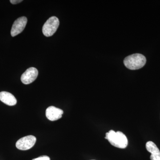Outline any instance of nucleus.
I'll return each mask as SVG.
<instances>
[{"instance_id":"11","label":"nucleus","mask_w":160,"mask_h":160,"mask_svg":"<svg viewBox=\"0 0 160 160\" xmlns=\"http://www.w3.org/2000/svg\"><path fill=\"white\" fill-rule=\"evenodd\" d=\"M22 2V0H10V2L12 4H17Z\"/></svg>"},{"instance_id":"10","label":"nucleus","mask_w":160,"mask_h":160,"mask_svg":"<svg viewBox=\"0 0 160 160\" xmlns=\"http://www.w3.org/2000/svg\"><path fill=\"white\" fill-rule=\"evenodd\" d=\"M32 160H50V159L47 156H42L33 159Z\"/></svg>"},{"instance_id":"3","label":"nucleus","mask_w":160,"mask_h":160,"mask_svg":"<svg viewBox=\"0 0 160 160\" xmlns=\"http://www.w3.org/2000/svg\"><path fill=\"white\" fill-rule=\"evenodd\" d=\"M59 21L56 17L52 16L47 20L42 27V32L47 37L52 36L57 30Z\"/></svg>"},{"instance_id":"8","label":"nucleus","mask_w":160,"mask_h":160,"mask_svg":"<svg viewBox=\"0 0 160 160\" xmlns=\"http://www.w3.org/2000/svg\"><path fill=\"white\" fill-rule=\"evenodd\" d=\"M146 148L147 151L151 153L150 157L151 160H160V151L154 143L151 141L147 142Z\"/></svg>"},{"instance_id":"7","label":"nucleus","mask_w":160,"mask_h":160,"mask_svg":"<svg viewBox=\"0 0 160 160\" xmlns=\"http://www.w3.org/2000/svg\"><path fill=\"white\" fill-rule=\"evenodd\" d=\"M63 112L62 109L51 106L46 109V115L48 119L51 121H55L62 118Z\"/></svg>"},{"instance_id":"5","label":"nucleus","mask_w":160,"mask_h":160,"mask_svg":"<svg viewBox=\"0 0 160 160\" xmlns=\"http://www.w3.org/2000/svg\"><path fill=\"white\" fill-rule=\"evenodd\" d=\"M27 22V19L26 17H22L16 20L12 27V36L15 37L21 33L25 29Z\"/></svg>"},{"instance_id":"12","label":"nucleus","mask_w":160,"mask_h":160,"mask_svg":"<svg viewBox=\"0 0 160 160\" xmlns=\"http://www.w3.org/2000/svg\"></svg>"},{"instance_id":"9","label":"nucleus","mask_w":160,"mask_h":160,"mask_svg":"<svg viewBox=\"0 0 160 160\" xmlns=\"http://www.w3.org/2000/svg\"><path fill=\"white\" fill-rule=\"evenodd\" d=\"M0 100L9 106H15L17 102L16 99L13 95L6 91L0 92Z\"/></svg>"},{"instance_id":"1","label":"nucleus","mask_w":160,"mask_h":160,"mask_svg":"<svg viewBox=\"0 0 160 160\" xmlns=\"http://www.w3.org/2000/svg\"><path fill=\"white\" fill-rule=\"evenodd\" d=\"M105 139L108 140L112 146L120 149H125L128 146V139L122 132L109 130L106 133Z\"/></svg>"},{"instance_id":"6","label":"nucleus","mask_w":160,"mask_h":160,"mask_svg":"<svg viewBox=\"0 0 160 160\" xmlns=\"http://www.w3.org/2000/svg\"><path fill=\"white\" fill-rule=\"evenodd\" d=\"M38 72L36 68L31 67L27 69L21 76L22 82L25 85H28L34 82L37 78Z\"/></svg>"},{"instance_id":"2","label":"nucleus","mask_w":160,"mask_h":160,"mask_svg":"<svg viewBox=\"0 0 160 160\" xmlns=\"http://www.w3.org/2000/svg\"><path fill=\"white\" fill-rule=\"evenodd\" d=\"M146 62V57L140 53L128 56L124 60V65L126 68L130 70H137L142 68Z\"/></svg>"},{"instance_id":"4","label":"nucleus","mask_w":160,"mask_h":160,"mask_svg":"<svg viewBox=\"0 0 160 160\" xmlns=\"http://www.w3.org/2000/svg\"><path fill=\"white\" fill-rule=\"evenodd\" d=\"M36 142V138L34 136H27L18 140L16 143V146L20 150H28L34 146Z\"/></svg>"}]
</instances>
